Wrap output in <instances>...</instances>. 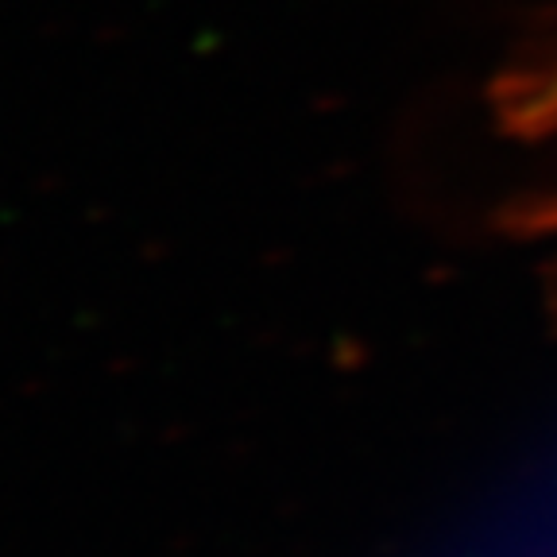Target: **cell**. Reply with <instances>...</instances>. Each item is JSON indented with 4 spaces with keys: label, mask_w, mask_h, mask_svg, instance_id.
<instances>
[{
    "label": "cell",
    "mask_w": 557,
    "mask_h": 557,
    "mask_svg": "<svg viewBox=\"0 0 557 557\" xmlns=\"http://www.w3.org/2000/svg\"><path fill=\"white\" fill-rule=\"evenodd\" d=\"M534 121H557V74L539 94V101H534Z\"/></svg>",
    "instance_id": "obj_1"
}]
</instances>
